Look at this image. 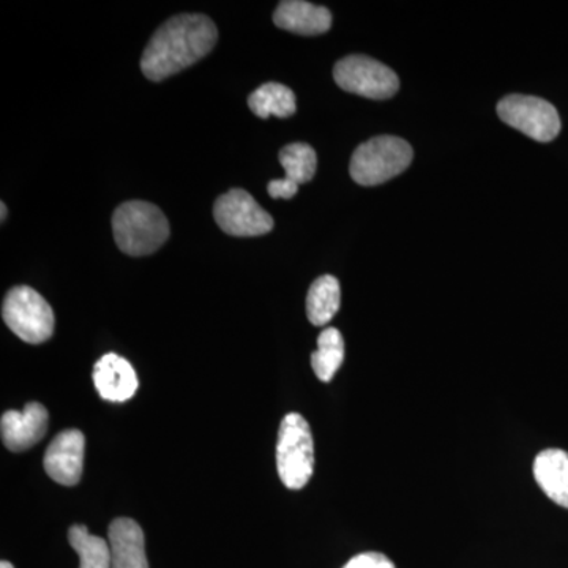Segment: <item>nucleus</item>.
<instances>
[{
	"instance_id": "6e6552de",
	"label": "nucleus",
	"mask_w": 568,
	"mask_h": 568,
	"mask_svg": "<svg viewBox=\"0 0 568 568\" xmlns=\"http://www.w3.org/2000/svg\"><path fill=\"white\" fill-rule=\"evenodd\" d=\"M213 219L233 237H257L275 226L274 219L242 189L230 190L215 201Z\"/></svg>"
},
{
	"instance_id": "7ed1b4c3",
	"label": "nucleus",
	"mask_w": 568,
	"mask_h": 568,
	"mask_svg": "<svg viewBox=\"0 0 568 568\" xmlns=\"http://www.w3.org/2000/svg\"><path fill=\"white\" fill-rule=\"evenodd\" d=\"M276 469L284 487L302 489L315 469V444L308 422L291 413L280 425L276 440Z\"/></svg>"
},
{
	"instance_id": "ddd939ff",
	"label": "nucleus",
	"mask_w": 568,
	"mask_h": 568,
	"mask_svg": "<svg viewBox=\"0 0 568 568\" xmlns=\"http://www.w3.org/2000/svg\"><path fill=\"white\" fill-rule=\"evenodd\" d=\"M275 26L298 36H321L331 29L332 13L325 7L302 0H286L276 7Z\"/></svg>"
},
{
	"instance_id": "1a4fd4ad",
	"label": "nucleus",
	"mask_w": 568,
	"mask_h": 568,
	"mask_svg": "<svg viewBox=\"0 0 568 568\" xmlns=\"http://www.w3.org/2000/svg\"><path fill=\"white\" fill-rule=\"evenodd\" d=\"M85 437L78 429H67L52 439L43 466L48 476L63 487H74L84 469Z\"/></svg>"
},
{
	"instance_id": "20e7f679",
	"label": "nucleus",
	"mask_w": 568,
	"mask_h": 568,
	"mask_svg": "<svg viewBox=\"0 0 568 568\" xmlns=\"http://www.w3.org/2000/svg\"><path fill=\"white\" fill-rule=\"evenodd\" d=\"M413 156V148L402 138H373L355 149L349 166L351 178L358 185H381L406 171Z\"/></svg>"
},
{
	"instance_id": "412c9836",
	"label": "nucleus",
	"mask_w": 568,
	"mask_h": 568,
	"mask_svg": "<svg viewBox=\"0 0 568 568\" xmlns=\"http://www.w3.org/2000/svg\"><path fill=\"white\" fill-rule=\"evenodd\" d=\"M267 192L274 200H291L298 192V185L287 181V179H276L268 182Z\"/></svg>"
},
{
	"instance_id": "a211bd4d",
	"label": "nucleus",
	"mask_w": 568,
	"mask_h": 568,
	"mask_svg": "<svg viewBox=\"0 0 568 568\" xmlns=\"http://www.w3.org/2000/svg\"><path fill=\"white\" fill-rule=\"evenodd\" d=\"M69 541L80 556V568H111L110 544L102 537L91 536L85 526H71Z\"/></svg>"
},
{
	"instance_id": "423d86ee",
	"label": "nucleus",
	"mask_w": 568,
	"mask_h": 568,
	"mask_svg": "<svg viewBox=\"0 0 568 568\" xmlns=\"http://www.w3.org/2000/svg\"><path fill=\"white\" fill-rule=\"evenodd\" d=\"M334 78L343 91L372 100L390 99L399 89L395 71L366 55H347L336 62Z\"/></svg>"
},
{
	"instance_id": "4468645a",
	"label": "nucleus",
	"mask_w": 568,
	"mask_h": 568,
	"mask_svg": "<svg viewBox=\"0 0 568 568\" xmlns=\"http://www.w3.org/2000/svg\"><path fill=\"white\" fill-rule=\"evenodd\" d=\"M538 487L560 507L568 508V454L560 448H547L534 462Z\"/></svg>"
},
{
	"instance_id": "2eb2a0df",
	"label": "nucleus",
	"mask_w": 568,
	"mask_h": 568,
	"mask_svg": "<svg viewBox=\"0 0 568 568\" xmlns=\"http://www.w3.org/2000/svg\"><path fill=\"white\" fill-rule=\"evenodd\" d=\"M342 302L339 282L332 275L320 276L306 295V316L313 325H325L334 320Z\"/></svg>"
},
{
	"instance_id": "f03ea898",
	"label": "nucleus",
	"mask_w": 568,
	"mask_h": 568,
	"mask_svg": "<svg viewBox=\"0 0 568 568\" xmlns=\"http://www.w3.org/2000/svg\"><path fill=\"white\" fill-rule=\"evenodd\" d=\"M112 233L121 252L129 256H145L162 248L170 239V223L156 205L129 201L115 209Z\"/></svg>"
},
{
	"instance_id": "aec40b11",
	"label": "nucleus",
	"mask_w": 568,
	"mask_h": 568,
	"mask_svg": "<svg viewBox=\"0 0 568 568\" xmlns=\"http://www.w3.org/2000/svg\"><path fill=\"white\" fill-rule=\"evenodd\" d=\"M343 568H396L387 556L381 552L369 551L355 556Z\"/></svg>"
},
{
	"instance_id": "f257e3e1",
	"label": "nucleus",
	"mask_w": 568,
	"mask_h": 568,
	"mask_svg": "<svg viewBox=\"0 0 568 568\" xmlns=\"http://www.w3.org/2000/svg\"><path fill=\"white\" fill-rule=\"evenodd\" d=\"M219 31L204 14H179L164 22L141 58V70L148 80L163 81L186 67L200 62L213 50Z\"/></svg>"
},
{
	"instance_id": "6ab92c4d",
	"label": "nucleus",
	"mask_w": 568,
	"mask_h": 568,
	"mask_svg": "<svg viewBox=\"0 0 568 568\" xmlns=\"http://www.w3.org/2000/svg\"><path fill=\"white\" fill-rule=\"evenodd\" d=\"M280 163H282L284 179L301 185L312 181L316 174L317 156L315 149L304 142H294L286 145L280 152Z\"/></svg>"
},
{
	"instance_id": "dca6fc26",
	"label": "nucleus",
	"mask_w": 568,
	"mask_h": 568,
	"mask_svg": "<svg viewBox=\"0 0 568 568\" xmlns=\"http://www.w3.org/2000/svg\"><path fill=\"white\" fill-rule=\"evenodd\" d=\"M250 110L261 119L291 118L297 110L294 92L278 82H265L248 97Z\"/></svg>"
},
{
	"instance_id": "9b49d317",
	"label": "nucleus",
	"mask_w": 568,
	"mask_h": 568,
	"mask_svg": "<svg viewBox=\"0 0 568 568\" xmlns=\"http://www.w3.org/2000/svg\"><path fill=\"white\" fill-rule=\"evenodd\" d=\"M93 384L106 402L125 403L136 394L138 376L132 364L118 354H106L93 366Z\"/></svg>"
},
{
	"instance_id": "0eeeda50",
	"label": "nucleus",
	"mask_w": 568,
	"mask_h": 568,
	"mask_svg": "<svg viewBox=\"0 0 568 568\" xmlns=\"http://www.w3.org/2000/svg\"><path fill=\"white\" fill-rule=\"evenodd\" d=\"M500 121L538 142H549L560 132L559 112L544 99L508 95L497 104Z\"/></svg>"
},
{
	"instance_id": "39448f33",
	"label": "nucleus",
	"mask_w": 568,
	"mask_h": 568,
	"mask_svg": "<svg viewBox=\"0 0 568 568\" xmlns=\"http://www.w3.org/2000/svg\"><path fill=\"white\" fill-rule=\"evenodd\" d=\"M2 317L7 327L22 342L40 345L54 334L51 305L29 286H17L3 298Z\"/></svg>"
},
{
	"instance_id": "9d476101",
	"label": "nucleus",
	"mask_w": 568,
	"mask_h": 568,
	"mask_svg": "<svg viewBox=\"0 0 568 568\" xmlns=\"http://www.w3.org/2000/svg\"><path fill=\"white\" fill-rule=\"evenodd\" d=\"M47 407L40 403H28L24 409L7 410L0 420L3 446L11 452H24L39 444L47 435Z\"/></svg>"
},
{
	"instance_id": "f8f14e48",
	"label": "nucleus",
	"mask_w": 568,
	"mask_h": 568,
	"mask_svg": "<svg viewBox=\"0 0 568 568\" xmlns=\"http://www.w3.org/2000/svg\"><path fill=\"white\" fill-rule=\"evenodd\" d=\"M111 568H149L144 532L134 519L118 518L108 532Z\"/></svg>"
},
{
	"instance_id": "f3484780",
	"label": "nucleus",
	"mask_w": 568,
	"mask_h": 568,
	"mask_svg": "<svg viewBox=\"0 0 568 568\" xmlns=\"http://www.w3.org/2000/svg\"><path fill=\"white\" fill-rule=\"evenodd\" d=\"M345 361V339L338 328H325L317 338V349L312 354V366L317 379L331 383Z\"/></svg>"
},
{
	"instance_id": "4be33fe9",
	"label": "nucleus",
	"mask_w": 568,
	"mask_h": 568,
	"mask_svg": "<svg viewBox=\"0 0 568 568\" xmlns=\"http://www.w3.org/2000/svg\"><path fill=\"white\" fill-rule=\"evenodd\" d=\"M0 209H2V222H6V216H7V205L6 204H0Z\"/></svg>"
},
{
	"instance_id": "5701e85b",
	"label": "nucleus",
	"mask_w": 568,
	"mask_h": 568,
	"mask_svg": "<svg viewBox=\"0 0 568 568\" xmlns=\"http://www.w3.org/2000/svg\"><path fill=\"white\" fill-rule=\"evenodd\" d=\"M0 568H14V567L11 566L10 562H7V560H2V562H0Z\"/></svg>"
}]
</instances>
